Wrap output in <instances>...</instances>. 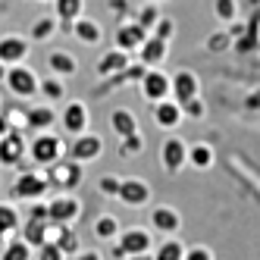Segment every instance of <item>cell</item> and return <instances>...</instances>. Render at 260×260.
I'll list each match as a JSON object with an SVG mask.
<instances>
[{
    "instance_id": "1",
    "label": "cell",
    "mask_w": 260,
    "mask_h": 260,
    "mask_svg": "<svg viewBox=\"0 0 260 260\" xmlns=\"http://www.w3.org/2000/svg\"><path fill=\"white\" fill-rule=\"evenodd\" d=\"M116 260H128V257H138V254H154V238L147 229H125L116 241L113 248H110Z\"/></svg>"
},
{
    "instance_id": "2",
    "label": "cell",
    "mask_w": 260,
    "mask_h": 260,
    "mask_svg": "<svg viewBox=\"0 0 260 260\" xmlns=\"http://www.w3.org/2000/svg\"><path fill=\"white\" fill-rule=\"evenodd\" d=\"M66 154V144L60 135H53V132H38L35 135V141L28 144V157L38 163V166H53V163H60Z\"/></svg>"
},
{
    "instance_id": "3",
    "label": "cell",
    "mask_w": 260,
    "mask_h": 260,
    "mask_svg": "<svg viewBox=\"0 0 260 260\" xmlns=\"http://www.w3.org/2000/svg\"><path fill=\"white\" fill-rule=\"evenodd\" d=\"M4 82H7V88H10V94H16V98H35V94H41V79H38V72L28 69L25 63L10 66Z\"/></svg>"
},
{
    "instance_id": "4",
    "label": "cell",
    "mask_w": 260,
    "mask_h": 260,
    "mask_svg": "<svg viewBox=\"0 0 260 260\" xmlns=\"http://www.w3.org/2000/svg\"><path fill=\"white\" fill-rule=\"evenodd\" d=\"M47 216L53 226H72L79 216H82V201L72 198V194H57L47 201Z\"/></svg>"
},
{
    "instance_id": "5",
    "label": "cell",
    "mask_w": 260,
    "mask_h": 260,
    "mask_svg": "<svg viewBox=\"0 0 260 260\" xmlns=\"http://www.w3.org/2000/svg\"><path fill=\"white\" fill-rule=\"evenodd\" d=\"M141 94L157 104V101H166L173 94V79H170V72H163V69H147L144 72V79H141Z\"/></svg>"
},
{
    "instance_id": "6",
    "label": "cell",
    "mask_w": 260,
    "mask_h": 260,
    "mask_svg": "<svg viewBox=\"0 0 260 260\" xmlns=\"http://www.w3.org/2000/svg\"><path fill=\"white\" fill-rule=\"evenodd\" d=\"M101 154H104V138L101 135H91V132L72 138V144H69V160H76L82 166L85 163H94Z\"/></svg>"
},
{
    "instance_id": "7",
    "label": "cell",
    "mask_w": 260,
    "mask_h": 260,
    "mask_svg": "<svg viewBox=\"0 0 260 260\" xmlns=\"http://www.w3.org/2000/svg\"><path fill=\"white\" fill-rule=\"evenodd\" d=\"M188 147L191 144H185L182 138H166L163 144H160V163H163V170L166 173H179L185 163H188Z\"/></svg>"
},
{
    "instance_id": "8",
    "label": "cell",
    "mask_w": 260,
    "mask_h": 260,
    "mask_svg": "<svg viewBox=\"0 0 260 260\" xmlns=\"http://www.w3.org/2000/svg\"><path fill=\"white\" fill-rule=\"evenodd\" d=\"M60 122H63V128H66L72 138L85 135L88 132V107L82 101H69L63 107V113H60Z\"/></svg>"
},
{
    "instance_id": "9",
    "label": "cell",
    "mask_w": 260,
    "mask_h": 260,
    "mask_svg": "<svg viewBox=\"0 0 260 260\" xmlns=\"http://www.w3.org/2000/svg\"><path fill=\"white\" fill-rule=\"evenodd\" d=\"M82 163L76 160H60V163H53L50 166V185H60V188H79L82 185Z\"/></svg>"
},
{
    "instance_id": "10",
    "label": "cell",
    "mask_w": 260,
    "mask_h": 260,
    "mask_svg": "<svg viewBox=\"0 0 260 260\" xmlns=\"http://www.w3.org/2000/svg\"><path fill=\"white\" fill-rule=\"evenodd\" d=\"M28 57V38L22 35H4L0 38V63L4 66H19Z\"/></svg>"
},
{
    "instance_id": "11",
    "label": "cell",
    "mask_w": 260,
    "mask_h": 260,
    "mask_svg": "<svg viewBox=\"0 0 260 260\" xmlns=\"http://www.w3.org/2000/svg\"><path fill=\"white\" fill-rule=\"evenodd\" d=\"M194 98H201V82H198V76H194V72H188V69H179L176 76H173V101L188 104Z\"/></svg>"
},
{
    "instance_id": "12",
    "label": "cell",
    "mask_w": 260,
    "mask_h": 260,
    "mask_svg": "<svg viewBox=\"0 0 260 260\" xmlns=\"http://www.w3.org/2000/svg\"><path fill=\"white\" fill-rule=\"evenodd\" d=\"M47 185H50V179H47V176L25 173V176H19V179H16V185H13V194H16V198H25V201H38V198L47 191Z\"/></svg>"
},
{
    "instance_id": "13",
    "label": "cell",
    "mask_w": 260,
    "mask_h": 260,
    "mask_svg": "<svg viewBox=\"0 0 260 260\" xmlns=\"http://www.w3.org/2000/svg\"><path fill=\"white\" fill-rule=\"evenodd\" d=\"M151 113H154V122H157L160 128H166V132H170V128H176V125L185 119L182 104H179V101H170V98H166V101H157Z\"/></svg>"
},
{
    "instance_id": "14",
    "label": "cell",
    "mask_w": 260,
    "mask_h": 260,
    "mask_svg": "<svg viewBox=\"0 0 260 260\" xmlns=\"http://www.w3.org/2000/svg\"><path fill=\"white\" fill-rule=\"evenodd\" d=\"M151 226H154L157 232H163L166 238H173V235L182 229V216H179L176 207H166V204H160V207L151 210Z\"/></svg>"
},
{
    "instance_id": "15",
    "label": "cell",
    "mask_w": 260,
    "mask_h": 260,
    "mask_svg": "<svg viewBox=\"0 0 260 260\" xmlns=\"http://www.w3.org/2000/svg\"><path fill=\"white\" fill-rule=\"evenodd\" d=\"M122 204H128V207H144L147 201H151V185L141 182V179H122V188L116 194Z\"/></svg>"
},
{
    "instance_id": "16",
    "label": "cell",
    "mask_w": 260,
    "mask_h": 260,
    "mask_svg": "<svg viewBox=\"0 0 260 260\" xmlns=\"http://www.w3.org/2000/svg\"><path fill=\"white\" fill-rule=\"evenodd\" d=\"M151 38V35H147V28L144 25H138V22H128V25H119L116 28V47L119 50H141V44Z\"/></svg>"
},
{
    "instance_id": "17",
    "label": "cell",
    "mask_w": 260,
    "mask_h": 260,
    "mask_svg": "<svg viewBox=\"0 0 260 260\" xmlns=\"http://www.w3.org/2000/svg\"><path fill=\"white\" fill-rule=\"evenodd\" d=\"M53 122H57V110L50 104H35L25 110V125L35 128V132H47Z\"/></svg>"
},
{
    "instance_id": "18",
    "label": "cell",
    "mask_w": 260,
    "mask_h": 260,
    "mask_svg": "<svg viewBox=\"0 0 260 260\" xmlns=\"http://www.w3.org/2000/svg\"><path fill=\"white\" fill-rule=\"evenodd\" d=\"M128 69V53L113 47V50H107L104 57L98 60V76H122V72Z\"/></svg>"
},
{
    "instance_id": "19",
    "label": "cell",
    "mask_w": 260,
    "mask_h": 260,
    "mask_svg": "<svg viewBox=\"0 0 260 260\" xmlns=\"http://www.w3.org/2000/svg\"><path fill=\"white\" fill-rule=\"evenodd\" d=\"M50 238L53 235H50V226L44 219H25V226H22V241L25 245H31L35 251H41Z\"/></svg>"
},
{
    "instance_id": "20",
    "label": "cell",
    "mask_w": 260,
    "mask_h": 260,
    "mask_svg": "<svg viewBox=\"0 0 260 260\" xmlns=\"http://www.w3.org/2000/svg\"><path fill=\"white\" fill-rule=\"evenodd\" d=\"M110 128L125 141V138H132V135H138V119H135V113L132 110H125V107H119V110H113L110 113Z\"/></svg>"
},
{
    "instance_id": "21",
    "label": "cell",
    "mask_w": 260,
    "mask_h": 260,
    "mask_svg": "<svg viewBox=\"0 0 260 260\" xmlns=\"http://www.w3.org/2000/svg\"><path fill=\"white\" fill-rule=\"evenodd\" d=\"M82 10H85V0H53V16L63 22L66 31H72V22L82 19Z\"/></svg>"
},
{
    "instance_id": "22",
    "label": "cell",
    "mask_w": 260,
    "mask_h": 260,
    "mask_svg": "<svg viewBox=\"0 0 260 260\" xmlns=\"http://www.w3.org/2000/svg\"><path fill=\"white\" fill-rule=\"evenodd\" d=\"M166 47H170V44H166V41H160V38H154V35H151V38H147V41L141 44L138 57H141V63H144L147 69H160V63L166 60Z\"/></svg>"
},
{
    "instance_id": "23",
    "label": "cell",
    "mask_w": 260,
    "mask_h": 260,
    "mask_svg": "<svg viewBox=\"0 0 260 260\" xmlns=\"http://www.w3.org/2000/svg\"><path fill=\"white\" fill-rule=\"evenodd\" d=\"M25 151H28V147H25V141H22L19 135H16V132H10L7 138H0V163H4V166L19 163Z\"/></svg>"
},
{
    "instance_id": "24",
    "label": "cell",
    "mask_w": 260,
    "mask_h": 260,
    "mask_svg": "<svg viewBox=\"0 0 260 260\" xmlns=\"http://www.w3.org/2000/svg\"><path fill=\"white\" fill-rule=\"evenodd\" d=\"M47 66H50L53 76H60V79L76 76V69H79L76 57H72L69 50H50V53H47Z\"/></svg>"
},
{
    "instance_id": "25",
    "label": "cell",
    "mask_w": 260,
    "mask_h": 260,
    "mask_svg": "<svg viewBox=\"0 0 260 260\" xmlns=\"http://www.w3.org/2000/svg\"><path fill=\"white\" fill-rule=\"evenodd\" d=\"M72 35H76L82 44H98L101 41V25L94 19H85L82 16L79 22H72Z\"/></svg>"
},
{
    "instance_id": "26",
    "label": "cell",
    "mask_w": 260,
    "mask_h": 260,
    "mask_svg": "<svg viewBox=\"0 0 260 260\" xmlns=\"http://www.w3.org/2000/svg\"><path fill=\"white\" fill-rule=\"evenodd\" d=\"M94 235L104 238V241H116L122 232H119V219L116 216H110V213H101L94 219Z\"/></svg>"
},
{
    "instance_id": "27",
    "label": "cell",
    "mask_w": 260,
    "mask_h": 260,
    "mask_svg": "<svg viewBox=\"0 0 260 260\" xmlns=\"http://www.w3.org/2000/svg\"><path fill=\"white\" fill-rule=\"evenodd\" d=\"M185 254H188V248H185L176 235L166 238L160 248H154V260H185Z\"/></svg>"
},
{
    "instance_id": "28",
    "label": "cell",
    "mask_w": 260,
    "mask_h": 260,
    "mask_svg": "<svg viewBox=\"0 0 260 260\" xmlns=\"http://www.w3.org/2000/svg\"><path fill=\"white\" fill-rule=\"evenodd\" d=\"M188 163L198 166V170H207V166H213V147L204 144V141L191 144V147H188Z\"/></svg>"
},
{
    "instance_id": "29",
    "label": "cell",
    "mask_w": 260,
    "mask_h": 260,
    "mask_svg": "<svg viewBox=\"0 0 260 260\" xmlns=\"http://www.w3.org/2000/svg\"><path fill=\"white\" fill-rule=\"evenodd\" d=\"M57 22H60L57 16H41V19H35V22H31V31H28V38H31V41H47L50 35L57 31Z\"/></svg>"
},
{
    "instance_id": "30",
    "label": "cell",
    "mask_w": 260,
    "mask_h": 260,
    "mask_svg": "<svg viewBox=\"0 0 260 260\" xmlns=\"http://www.w3.org/2000/svg\"><path fill=\"white\" fill-rule=\"evenodd\" d=\"M16 229H22L19 226V210L10 207V204H0V235H10Z\"/></svg>"
},
{
    "instance_id": "31",
    "label": "cell",
    "mask_w": 260,
    "mask_h": 260,
    "mask_svg": "<svg viewBox=\"0 0 260 260\" xmlns=\"http://www.w3.org/2000/svg\"><path fill=\"white\" fill-rule=\"evenodd\" d=\"M31 245H25V241L19 238V241H10V245L0 251V260H31Z\"/></svg>"
},
{
    "instance_id": "32",
    "label": "cell",
    "mask_w": 260,
    "mask_h": 260,
    "mask_svg": "<svg viewBox=\"0 0 260 260\" xmlns=\"http://www.w3.org/2000/svg\"><path fill=\"white\" fill-rule=\"evenodd\" d=\"M41 94H44V101H63V94H66L63 79H60V76L44 79V82H41Z\"/></svg>"
},
{
    "instance_id": "33",
    "label": "cell",
    "mask_w": 260,
    "mask_h": 260,
    "mask_svg": "<svg viewBox=\"0 0 260 260\" xmlns=\"http://www.w3.org/2000/svg\"><path fill=\"white\" fill-rule=\"evenodd\" d=\"M163 19V16L157 13V4H144L141 10H138V25H144L147 31H154V25Z\"/></svg>"
},
{
    "instance_id": "34",
    "label": "cell",
    "mask_w": 260,
    "mask_h": 260,
    "mask_svg": "<svg viewBox=\"0 0 260 260\" xmlns=\"http://www.w3.org/2000/svg\"><path fill=\"white\" fill-rule=\"evenodd\" d=\"M213 13L219 16L222 22H232L235 13H238V4H235V0H213Z\"/></svg>"
},
{
    "instance_id": "35",
    "label": "cell",
    "mask_w": 260,
    "mask_h": 260,
    "mask_svg": "<svg viewBox=\"0 0 260 260\" xmlns=\"http://www.w3.org/2000/svg\"><path fill=\"white\" fill-rule=\"evenodd\" d=\"M151 35L170 44V41H173V35H176V25H173V19H160V22L154 25V31H151Z\"/></svg>"
},
{
    "instance_id": "36",
    "label": "cell",
    "mask_w": 260,
    "mask_h": 260,
    "mask_svg": "<svg viewBox=\"0 0 260 260\" xmlns=\"http://www.w3.org/2000/svg\"><path fill=\"white\" fill-rule=\"evenodd\" d=\"M38 260H66V254H63V248L57 241H47V245L38 251Z\"/></svg>"
},
{
    "instance_id": "37",
    "label": "cell",
    "mask_w": 260,
    "mask_h": 260,
    "mask_svg": "<svg viewBox=\"0 0 260 260\" xmlns=\"http://www.w3.org/2000/svg\"><path fill=\"white\" fill-rule=\"evenodd\" d=\"M98 188H101L104 194H119V188H122V179H119V176H101Z\"/></svg>"
},
{
    "instance_id": "38",
    "label": "cell",
    "mask_w": 260,
    "mask_h": 260,
    "mask_svg": "<svg viewBox=\"0 0 260 260\" xmlns=\"http://www.w3.org/2000/svg\"><path fill=\"white\" fill-rule=\"evenodd\" d=\"M182 110H185V116H191V119H201L204 113H207V107H204L201 98H194V101H188V104H182Z\"/></svg>"
},
{
    "instance_id": "39",
    "label": "cell",
    "mask_w": 260,
    "mask_h": 260,
    "mask_svg": "<svg viewBox=\"0 0 260 260\" xmlns=\"http://www.w3.org/2000/svg\"><path fill=\"white\" fill-rule=\"evenodd\" d=\"M185 260H213V251H210L207 245H198V248H188Z\"/></svg>"
},
{
    "instance_id": "40",
    "label": "cell",
    "mask_w": 260,
    "mask_h": 260,
    "mask_svg": "<svg viewBox=\"0 0 260 260\" xmlns=\"http://www.w3.org/2000/svg\"><path fill=\"white\" fill-rule=\"evenodd\" d=\"M141 144H144V141H141V135L125 138V141H122V154H125V157H135V154L141 151Z\"/></svg>"
},
{
    "instance_id": "41",
    "label": "cell",
    "mask_w": 260,
    "mask_h": 260,
    "mask_svg": "<svg viewBox=\"0 0 260 260\" xmlns=\"http://www.w3.org/2000/svg\"><path fill=\"white\" fill-rule=\"evenodd\" d=\"M28 219H44V222H50V216H47V204H44V201H35L31 207H28Z\"/></svg>"
},
{
    "instance_id": "42",
    "label": "cell",
    "mask_w": 260,
    "mask_h": 260,
    "mask_svg": "<svg viewBox=\"0 0 260 260\" xmlns=\"http://www.w3.org/2000/svg\"><path fill=\"white\" fill-rule=\"evenodd\" d=\"M72 260H104V257H101V251H79Z\"/></svg>"
},
{
    "instance_id": "43",
    "label": "cell",
    "mask_w": 260,
    "mask_h": 260,
    "mask_svg": "<svg viewBox=\"0 0 260 260\" xmlns=\"http://www.w3.org/2000/svg\"><path fill=\"white\" fill-rule=\"evenodd\" d=\"M110 10H113V13H125V0H110Z\"/></svg>"
},
{
    "instance_id": "44",
    "label": "cell",
    "mask_w": 260,
    "mask_h": 260,
    "mask_svg": "<svg viewBox=\"0 0 260 260\" xmlns=\"http://www.w3.org/2000/svg\"><path fill=\"white\" fill-rule=\"evenodd\" d=\"M10 135V128H7V119H0V138H7Z\"/></svg>"
},
{
    "instance_id": "45",
    "label": "cell",
    "mask_w": 260,
    "mask_h": 260,
    "mask_svg": "<svg viewBox=\"0 0 260 260\" xmlns=\"http://www.w3.org/2000/svg\"><path fill=\"white\" fill-rule=\"evenodd\" d=\"M128 260H154V254H138V257H128Z\"/></svg>"
},
{
    "instance_id": "46",
    "label": "cell",
    "mask_w": 260,
    "mask_h": 260,
    "mask_svg": "<svg viewBox=\"0 0 260 260\" xmlns=\"http://www.w3.org/2000/svg\"><path fill=\"white\" fill-rule=\"evenodd\" d=\"M7 69H10V66H4V63H0V82L7 79Z\"/></svg>"
},
{
    "instance_id": "47",
    "label": "cell",
    "mask_w": 260,
    "mask_h": 260,
    "mask_svg": "<svg viewBox=\"0 0 260 260\" xmlns=\"http://www.w3.org/2000/svg\"><path fill=\"white\" fill-rule=\"evenodd\" d=\"M151 4H160V0H151Z\"/></svg>"
}]
</instances>
